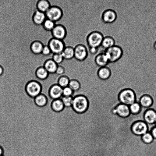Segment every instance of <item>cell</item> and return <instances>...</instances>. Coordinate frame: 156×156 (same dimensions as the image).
<instances>
[{"instance_id":"4dcf8cb0","label":"cell","mask_w":156,"mask_h":156,"mask_svg":"<svg viewBox=\"0 0 156 156\" xmlns=\"http://www.w3.org/2000/svg\"><path fill=\"white\" fill-rule=\"evenodd\" d=\"M142 139L144 143L148 144L152 142L154 138L150 133L147 132L142 135Z\"/></svg>"},{"instance_id":"9c48e42d","label":"cell","mask_w":156,"mask_h":156,"mask_svg":"<svg viewBox=\"0 0 156 156\" xmlns=\"http://www.w3.org/2000/svg\"><path fill=\"white\" fill-rule=\"evenodd\" d=\"M54 38L64 40L67 35V30L65 26L62 24H56L51 30Z\"/></svg>"},{"instance_id":"e0dca14e","label":"cell","mask_w":156,"mask_h":156,"mask_svg":"<svg viewBox=\"0 0 156 156\" xmlns=\"http://www.w3.org/2000/svg\"><path fill=\"white\" fill-rule=\"evenodd\" d=\"M61 54L65 60H70L74 58V48L66 46Z\"/></svg>"},{"instance_id":"1f68e13d","label":"cell","mask_w":156,"mask_h":156,"mask_svg":"<svg viewBox=\"0 0 156 156\" xmlns=\"http://www.w3.org/2000/svg\"><path fill=\"white\" fill-rule=\"evenodd\" d=\"M69 81V80L67 77L63 76L59 79L58 85L63 88L68 86Z\"/></svg>"},{"instance_id":"74e56055","label":"cell","mask_w":156,"mask_h":156,"mask_svg":"<svg viewBox=\"0 0 156 156\" xmlns=\"http://www.w3.org/2000/svg\"><path fill=\"white\" fill-rule=\"evenodd\" d=\"M151 133L154 138L156 139V126L154 127L152 129Z\"/></svg>"},{"instance_id":"d6a6232c","label":"cell","mask_w":156,"mask_h":156,"mask_svg":"<svg viewBox=\"0 0 156 156\" xmlns=\"http://www.w3.org/2000/svg\"><path fill=\"white\" fill-rule=\"evenodd\" d=\"M52 59L58 65L62 63L64 60L61 53L53 54Z\"/></svg>"},{"instance_id":"30bf717a","label":"cell","mask_w":156,"mask_h":156,"mask_svg":"<svg viewBox=\"0 0 156 156\" xmlns=\"http://www.w3.org/2000/svg\"><path fill=\"white\" fill-rule=\"evenodd\" d=\"M116 12L114 10L108 9L105 10L101 15L102 21L105 23H111L115 21L117 19Z\"/></svg>"},{"instance_id":"4fadbf2b","label":"cell","mask_w":156,"mask_h":156,"mask_svg":"<svg viewBox=\"0 0 156 156\" xmlns=\"http://www.w3.org/2000/svg\"><path fill=\"white\" fill-rule=\"evenodd\" d=\"M63 88L58 85H55L50 88L49 94L50 97L54 100L60 99L62 96Z\"/></svg>"},{"instance_id":"9a60e30c","label":"cell","mask_w":156,"mask_h":156,"mask_svg":"<svg viewBox=\"0 0 156 156\" xmlns=\"http://www.w3.org/2000/svg\"><path fill=\"white\" fill-rule=\"evenodd\" d=\"M144 119L147 124L155 123L156 121V112L151 109L147 110L144 113Z\"/></svg>"},{"instance_id":"7402d4cb","label":"cell","mask_w":156,"mask_h":156,"mask_svg":"<svg viewBox=\"0 0 156 156\" xmlns=\"http://www.w3.org/2000/svg\"><path fill=\"white\" fill-rule=\"evenodd\" d=\"M44 46L41 42L37 41L32 43L30 48L34 54H39L41 53Z\"/></svg>"},{"instance_id":"4316f807","label":"cell","mask_w":156,"mask_h":156,"mask_svg":"<svg viewBox=\"0 0 156 156\" xmlns=\"http://www.w3.org/2000/svg\"><path fill=\"white\" fill-rule=\"evenodd\" d=\"M55 25V22L47 18L42 24L44 28L46 30L51 31L54 28Z\"/></svg>"},{"instance_id":"44dd1931","label":"cell","mask_w":156,"mask_h":156,"mask_svg":"<svg viewBox=\"0 0 156 156\" xmlns=\"http://www.w3.org/2000/svg\"><path fill=\"white\" fill-rule=\"evenodd\" d=\"M98 75L101 79L105 80L108 79L111 74L110 70L107 66L100 67L98 71Z\"/></svg>"},{"instance_id":"f546056e","label":"cell","mask_w":156,"mask_h":156,"mask_svg":"<svg viewBox=\"0 0 156 156\" xmlns=\"http://www.w3.org/2000/svg\"><path fill=\"white\" fill-rule=\"evenodd\" d=\"M68 86L74 91L79 89L80 85L78 81L75 80H70Z\"/></svg>"},{"instance_id":"7a4b0ae2","label":"cell","mask_w":156,"mask_h":156,"mask_svg":"<svg viewBox=\"0 0 156 156\" xmlns=\"http://www.w3.org/2000/svg\"><path fill=\"white\" fill-rule=\"evenodd\" d=\"M103 34L98 31H94L89 33L86 37V42L88 47L98 48L101 46Z\"/></svg>"},{"instance_id":"277c9868","label":"cell","mask_w":156,"mask_h":156,"mask_svg":"<svg viewBox=\"0 0 156 156\" xmlns=\"http://www.w3.org/2000/svg\"><path fill=\"white\" fill-rule=\"evenodd\" d=\"M119 100L121 103L129 106L135 102V95L134 91L129 89H125L119 94Z\"/></svg>"},{"instance_id":"484cf974","label":"cell","mask_w":156,"mask_h":156,"mask_svg":"<svg viewBox=\"0 0 156 156\" xmlns=\"http://www.w3.org/2000/svg\"><path fill=\"white\" fill-rule=\"evenodd\" d=\"M48 73L44 67H41L37 69L36 74L37 76L40 79H44L48 77Z\"/></svg>"},{"instance_id":"8d00e7d4","label":"cell","mask_w":156,"mask_h":156,"mask_svg":"<svg viewBox=\"0 0 156 156\" xmlns=\"http://www.w3.org/2000/svg\"><path fill=\"white\" fill-rule=\"evenodd\" d=\"M88 51L92 55H95L97 53L98 48L95 47H88Z\"/></svg>"},{"instance_id":"7c38bea8","label":"cell","mask_w":156,"mask_h":156,"mask_svg":"<svg viewBox=\"0 0 156 156\" xmlns=\"http://www.w3.org/2000/svg\"><path fill=\"white\" fill-rule=\"evenodd\" d=\"M94 62L97 66L100 67L105 66L109 63L104 51L96 55L94 59Z\"/></svg>"},{"instance_id":"f35d334b","label":"cell","mask_w":156,"mask_h":156,"mask_svg":"<svg viewBox=\"0 0 156 156\" xmlns=\"http://www.w3.org/2000/svg\"><path fill=\"white\" fill-rule=\"evenodd\" d=\"M3 72V69L2 67L0 65V76L2 74Z\"/></svg>"},{"instance_id":"83f0119b","label":"cell","mask_w":156,"mask_h":156,"mask_svg":"<svg viewBox=\"0 0 156 156\" xmlns=\"http://www.w3.org/2000/svg\"><path fill=\"white\" fill-rule=\"evenodd\" d=\"M141 106L139 103L135 102L129 106L130 113L136 114L140 111Z\"/></svg>"},{"instance_id":"f1b7e54d","label":"cell","mask_w":156,"mask_h":156,"mask_svg":"<svg viewBox=\"0 0 156 156\" xmlns=\"http://www.w3.org/2000/svg\"><path fill=\"white\" fill-rule=\"evenodd\" d=\"M60 99L62 101L64 107H68L72 106L73 100V98L72 96H62Z\"/></svg>"},{"instance_id":"d4e9b609","label":"cell","mask_w":156,"mask_h":156,"mask_svg":"<svg viewBox=\"0 0 156 156\" xmlns=\"http://www.w3.org/2000/svg\"><path fill=\"white\" fill-rule=\"evenodd\" d=\"M35 102L37 105L43 107L47 103V99L44 95L40 94L35 98Z\"/></svg>"},{"instance_id":"ac0fdd59","label":"cell","mask_w":156,"mask_h":156,"mask_svg":"<svg viewBox=\"0 0 156 156\" xmlns=\"http://www.w3.org/2000/svg\"><path fill=\"white\" fill-rule=\"evenodd\" d=\"M114 38L110 36L104 37L101 43V46L105 50L115 45Z\"/></svg>"},{"instance_id":"836d02e7","label":"cell","mask_w":156,"mask_h":156,"mask_svg":"<svg viewBox=\"0 0 156 156\" xmlns=\"http://www.w3.org/2000/svg\"><path fill=\"white\" fill-rule=\"evenodd\" d=\"M73 91L68 86L63 88L62 95L65 96H72Z\"/></svg>"},{"instance_id":"52a82bcc","label":"cell","mask_w":156,"mask_h":156,"mask_svg":"<svg viewBox=\"0 0 156 156\" xmlns=\"http://www.w3.org/2000/svg\"><path fill=\"white\" fill-rule=\"evenodd\" d=\"M48 46L51 53L55 54L61 53L66 45L64 40L53 38L49 42Z\"/></svg>"},{"instance_id":"5b68a950","label":"cell","mask_w":156,"mask_h":156,"mask_svg":"<svg viewBox=\"0 0 156 156\" xmlns=\"http://www.w3.org/2000/svg\"><path fill=\"white\" fill-rule=\"evenodd\" d=\"M46 18L56 22L60 20L63 15V11L60 7L51 6L45 13Z\"/></svg>"},{"instance_id":"60d3db41","label":"cell","mask_w":156,"mask_h":156,"mask_svg":"<svg viewBox=\"0 0 156 156\" xmlns=\"http://www.w3.org/2000/svg\"><path fill=\"white\" fill-rule=\"evenodd\" d=\"M154 49L156 51V41L154 44Z\"/></svg>"},{"instance_id":"b9f144b4","label":"cell","mask_w":156,"mask_h":156,"mask_svg":"<svg viewBox=\"0 0 156 156\" xmlns=\"http://www.w3.org/2000/svg\"><path fill=\"white\" fill-rule=\"evenodd\" d=\"M155 125H156V122H155Z\"/></svg>"},{"instance_id":"2e32d148","label":"cell","mask_w":156,"mask_h":156,"mask_svg":"<svg viewBox=\"0 0 156 156\" xmlns=\"http://www.w3.org/2000/svg\"><path fill=\"white\" fill-rule=\"evenodd\" d=\"M46 18L45 13L37 9L34 12L33 17L34 23L37 25H42Z\"/></svg>"},{"instance_id":"6da1fadb","label":"cell","mask_w":156,"mask_h":156,"mask_svg":"<svg viewBox=\"0 0 156 156\" xmlns=\"http://www.w3.org/2000/svg\"><path fill=\"white\" fill-rule=\"evenodd\" d=\"M109 63L117 62L122 58L123 54L122 48L119 46L115 45L112 47L105 50L104 51Z\"/></svg>"},{"instance_id":"ab89813d","label":"cell","mask_w":156,"mask_h":156,"mask_svg":"<svg viewBox=\"0 0 156 156\" xmlns=\"http://www.w3.org/2000/svg\"><path fill=\"white\" fill-rule=\"evenodd\" d=\"M3 153V150L2 148L0 146V156L2 155Z\"/></svg>"},{"instance_id":"ffe728a7","label":"cell","mask_w":156,"mask_h":156,"mask_svg":"<svg viewBox=\"0 0 156 156\" xmlns=\"http://www.w3.org/2000/svg\"><path fill=\"white\" fill-rule=\"evenodd\" d=\"M51 7L48 0H38L37 4V10L45 13Z\"/></svg>"},{"instance_id":"ba28073f","label":"cell","mask_w":156,"mask_h":156,"mask_svg":"<svg viewBox=\"0 0 156 156\" xmlns=\"http://www.w3.org/2000/svg\"><path fill=\"white\" fill-rule=\"evenodd\" d=\"M41 87L37 82L32 81L27 84L26 89L27 94L30 97L35 98L40 94Z\"/></svg>"},{"instance_id":"3957f363","label":"cell","mask_w":156,"mask_h":156,"mask_svg":"<svg viewBox=\"0 0 156 156\" xmlns=\"http://www.w3.org/2000/svg\"><path fill=\"white\" fill-rule=\"evenodd\" d=\"M88 106L87 100L85 96L79 95L73 98L72 107L76 112L83 113L87 109Z\"/></svg>"},{"instance_id":"7bdbcfd3","label":"cell","mask_w":156,"mask_h":156,"mask_svg":"<svg viewBox=\"0 0 156 156\" xmlns=\"http://www.w3.org/2000/svg\"><path fill=\"white\" fill-rule=\"evenodd\" d=\"M1 156H3L2 155Z\"/></svg>"},{"instance_id":"8fae6325","label":"cell","mask_w":156,"mask_h":156,"mask_svg":"<svg viewBox=\"0 0 156 156\" xmlns=\"http://www.w3.org/2000/svg\"><path fill=\"white\" fill-rule=\"evenodd\" d=\"M131 130L135 134L142 136L147 132V125L144 122L137 121L132 125Z\"/></svg>"},{"instance_id":"d6986e66","label":"cell","mask_w":156,"mask_h":156,"mask_svg":"<svg viewBox=\"0 0 156 156\" xmlns=\"http://www.w3.org/2000/svg\"><path fill=\"white\" fill-rule=\"evenodd\" d=\"M58 65L52 59L47 60L45 63L44 67L48 73H55Z\"/></svg>"},{"instance_id":"603a6c76","label":"cell","mask_w":156,"mask_h":156,"mask_svg":"<svg viewBox=\"0 0 156 156\" xmlns=\"http://www.w3.org/2000/svg\"><path fill=\"white\" fill-rule=\"evenodd\" d=\"M153 103V100L150 96L144 95L140 98L139 104L142 107L147 108L151 106Z\"/></svg>"},{"instance_id":"cb8c5ba5","label":"cell","mask_w":156,"mask_h":156,"mask_svg":"<svg viewBox=\"0 0 156 156\" xmlns=\"http://www.w3.org/2000/svg\"><path fill=\"white\" fill-rule=\"evenodd\" d=\"M53 110L56 112L62 111L64 108V106L60 99L54 100L51 104Z\"/></svg>"},{"instance_id":"e575fe53","label":"cell","mask_w":156,"mask_h":156,"mask_svg":"<svg viewBox=\"0 0 156 156\" xmlns=\"http://www.w3.org/2000/svg\"><path fill=\"white\" fill-rule=\"evenodd\" d=\"M41 53L44 55L48 56L52 53L48 46H44L43 48Z\"/></svg>"},{"instance_id":"d590c367","label":"cell","mask_w":156,"mask_h":156,"mask_svg":"<svg viewBox=\"0 0 156 156\" xmlns=\"http://www.w3.org/2000/svg\"><path fill=\"white\" fill-rule=\"evenodd\" d=\"M64 68L61 65H58L55 73L58 75H61L62 74L64 73Z\"/></svg>"},{"instance_id":"8992f818","label":"cell","mask_w":156,"mask_h":156,"mask_svg":"<svg viewBox=\"0 0 156 156\" xmlns=\"http://www.w3.org/2000/svg\"><path fill=\"white\" fill-rule=\"evenodd\" d=\"M74 48V58L79 62L86 60L87 57L88 51L86 46L82 44H77Z\"/></svg>"},{"instance_id":"5bb4252c","label":"cell","mask_w":156,"mask_h":156,"mask_svg":"<svg viewBox=\"0 0 156 156\" xmlns=\"http://www.w3.org/2000/svg\"><path fill=\"white\" fill-rule=\"evenodd\" d=\"M115 111L118 115L123 118L128 117L130 114L129 106L122 103L115 107Z\"/></svg>"}]
</instances>
